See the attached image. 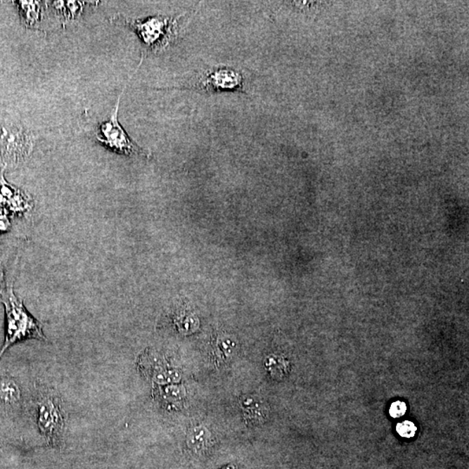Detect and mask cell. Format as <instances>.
Listing matches in <instances>:
<instances>
[{"instance_id": "obj_1", "label": "cell", "mask_w": 469, "mask_h": 469, "mask_svg": "<svg viewBox=\"0 0 469 469\" xmlns=\"http://www.w3.org/2000/svg\"><path fill=\"white\" fill-rule=\"evenodd\" d=\"M183 15L176 17L158 16L141 18H127L122 15H117L110 18V21L123 23L136 33L141 40L143 51V57L149 53H160L175 41L177 37L179 20Z\"/></svg>"}, {"instance_id": "obj_2", "label": "cell", "mask_w": 469, "mask_h": 469, "mask_svg": "<svg viewBox=\"0 0 469 469\" xmlns=\"http://www.w3.org/2000/svg\"><path fill=\"white\" fill-rule=\"evenodd\" d=\"M2 302L6 309V340L1 350L0 358L6 350L14 343L27 339H37L46 341L42 330V324L36 320L27 309L23 301L15 295L13 286L8 285L0 291Z\"/></svg>"}, {"instance_id": "obj_3", "label": "cell", "mask_w": 469, "mask_h": 469, "mask_svg": "<svg viewBox=\"0 0 469 469\" xmlns=\"http://www.w3.org/2000/svg\"><path fill=\"white\" fill-rule=\"evenodd\" d=\"M179 90H191L205 94L219 92H243L247 94L245 77L239 70L231 66L219 65L197 74L187 84L177 87Z\"/></svg>"}, {"instance_id": "obj_4", "label": "cell", "mask_w": 469, "mask_h": 469, "mask_svg": "<svg viewBox=\"0 0 469 469\" xmlns=\"http://www.w3.org/2000/svg\"><path fill=\"white\" fill-rule=\"evenodd\" d=\"M124 91V90L118 97L117 105L114 107L110 120L99 127L97 139L103 146L117 153L150 160L153 155L133 142L118 122V109H120V99Z\"/></svg>"}, {"instance_id": "obj_5", "label": "cell", "mask_w": 469, "mask_h": 469, "mask_svg": "<svg viewBox=\"0 0 469 469\" xmlns=\"http://www.w3.org/2000/svg\"><path fill=\"white\" fill-rule=\"evenodd\" d=\"M65 413L58 397L49 391L40 390L36 401L37 423L44 437L58 442L65 430Z\"/></svg>"}, {"instance_id": "obj_6", "label": "cell", "mask_w": 469, "mask_h": 469, "mask_svg": "<svg viewBox=\"0 0 469 469\" xmlns=\"http://www.w3.org/2000/svg\"><path fill=\"white\" fill-rule=\"evenodd\" d=\"M0 205L16 214L30 212L33 206L31 198L9 186L2 176H0Z\"/></svg>"}, {"instance_id": "obj_7", "label": "cell", "mask_w": 469, "mask_h": 469, "mask_svg": "<svg viewBox=\"0 0 469 469\" xmlns=\"http://www.w3.org/2000/svg\"><path fill=\"white\" fill-rule=\"evenodd\" d=\"M18 6L25 27L33 28L41 20L43 13L41 2L20 1Z\"/></svg>"}, {"instance_id": "obj_8", "label": "cell", "mask_w": 469, "mask_h": 469, "mask_svg": "<svg viewBox=\"0 0 469 469\" xmlns=\"http://www.w3.org/2000/svg\"><path fill=\"white\" fill-rule=\"evenodd\" d=\"M20 399L18 384L9 378H0V401L4 404H16Z\"/></svg>"}, {"instance_id": "obj_9", "label": "cell", "mask_w": 469, "mask_h": 469, "mask_svg": "<svg viewBox=\"0 0 469 469\" xmlns=\"http://www.w3.org/2000/svg\"><path fill=\"white\" fill-rule=\"evenodd\" d=\"M210 433L205 428L198 426L192 428L187 435V444L195 452H200L208 446Z\"/></svg>"}, {"instance_id": "obj_10", "label": "cell", "mask_w": 469, "mask_h": 469, "mask_svg": "<svg viewBox=\"0 0 469 469\" xmlns=\"http://www.w3.org/2000/svg\"><path fill=\"white\" fill-rule=\"evenodd\" d=\"M86 2L60 1L54 2V6L64 20L68 21L79 15L82 12L83 7L86 6Z\"/></svg>"}, {"instance_id": "obj_11", "label": "cell", "mask_w": 469, "mask_h": 469, "mask_svg": "<svg viewBox=\"0 0 469 469\" xmlns=\"http://www.w3.org/2000/svg\"><path fill=\"white\" fill-rule=\"evenodd\" d=\"M416 427L415 424L409 420H405L404 423L397 424V431L401 437L412 438L416 433Z\"/></svg>"}, {"instance_id": "obj_12", "label": "cell", "mask_w": 469, "mask_h": 469, "mask_svg": "<svg viewBox=\"0 0 469 469\" xmlns=\"http://www.w3.org/2000/svg\"><path fill=\"white\" fill-rule=\"evenodd\" d=\"M219 349L220 354L224 357L231 356L236 349V345L230 339H224L219 342Z\"/></svg>"}, {"instance_id": "obj_13", "label": "cell", "mask_w": 469, "mask_h": 469, "mask_svg": "<svg viewBox=\"0 0 469 469\" xmlns=\"http://www.w3.org/2000/svg\"><path fill=\"white\" fill-rule=\"evenodd\" d=\"M406 411H407V407H406L404 402L397 401L393 402L392 405H391L390 413L393 418H400V417L404 416Z\"/></svg>"}, {"instance_id": "obj_14", "label": "cell", "mask_w": 469, "mask_h": 469, "mask_svg": "<svg viewBox=\"0 0 469 469\" xmlns=\"http://www.w3.org/2000/svg\"><path fill=\"white\" fill-rule=\"evenodd\" d=\"M10 223L5 213L0 212V232L8 230Z\"/></svg>"}, {"instance_id": "obj_15", "label": "cell", "mask_w": 469, "mask_h": 469, "mask_svg": "<svg viewBox=\"0 0 469 469\" xmlns=\"http://www.w3.org/2000/svg\"><path fill=\"white\" fill-rule=\"evenodd\" d=\"M2 280H3V272L1 271V269H0V283H1Z\"/></svg>"}]
</instances>
